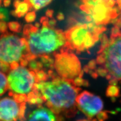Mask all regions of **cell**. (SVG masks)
Here are the masks:
<instances>
[{"mask_svg": "<svg viewBox=\"0 0 121 121\" xmlns=\"http://www.w3.org/2000/svg\"><path fill=\"white\" fill-rule=\"evenodd\" d=\"M96 60H92L87 68L98 65L89 72L93 77H104L111 85L121 81V35L112 39L98 52Z\"/></svg>", "mask_w": 121, "mask_h": 121, "instance_id": "obj_3", "label": "cell"}, {"mask_svg": "<svg viewBox=\"0 0 121 121\" xmlns=\"http://www.w3.org/2000/svg\"><path fill=\"white\" fill-rule=\"evenodd\" d=\"M40 22L43 26L40 29L31 24L24 27L23 35L27 41L30 54L36 59L52 54L55 56L58 51H69L65 32L49 25L47 17L41 18Z\"/></svg>", "mask_w": 121, "mask_h": 121, "instance_id": "obj_2", "label": "cell"}, {"mask_svg": "<svg viewBox=\"0 0 121 121\" xmlns=\"http://www.w3.org/2000/svg\"><path fill=\"white\" fill-rule=\"evenodd\" d=\"M26 121H64L63 117L56 114L43 104H37L28 114Z\"/></svg>", "mask_w": 121, "mask_h": 121, "instance_id": "obj_10", "label": "cell"}, {"mask_svg": "<svg viewBox=\"0 0 121 121\" xmlns=\"http://www.w3.org/2000/svg\"><path fill=\"white\" fill-rule=\"evenodd\" d=\"M68 49L84 52L93 47L98 39L97 33L86 24H79L65 32Z\"/></svg>", "mask_w": 121, "mask_h": 121, "instance_id": "obj_7", "label": "cell"}, {"mask_svg": "<svg viewBox=\"0 0 121 121\" xmlns=\"http://www.w3.org/2000/svg\"><path fill=\"white\" fill-rule=\"evenodd\" d=\"M9 29L14 32H20L21 30V26L18 22H10L8 24Z\"/></svg>", "mask_w": 121, "mask_h": 121, "instance_id": "obj_14", "label": "cell"}, {"mask_svg": "<svg viewBox=\"0 0 121 121\" xmlns=\"http://www.w3.org/2000/svg\"><path fill=\"white\" fill-rule=\"evenodd\" d=\"M29 54L25 38L7 32L0 37V62L10 66L11 69L18 67Z\"/></svg>", "mask_w": 121, "mask_h": 121, "instance_id": "obj_5", "label": "cell"}, {"mask_svg": "<svg viewBox=\"0 0 121 121\" xmlns=\"http://www.w3.org/2000/svg\"><path fill=\"white\" fill-rule=\"evenodd\" d=\"M0 6H1V5H0Z\"/></svg>", "mask_w": 121, "mask_h": 121, "instance_id": "obj_25", "label": "cell"}, {"mask_svg": "<svg viewBox=\"0 0 121 121\" xmlns=\"http://www.w3.org/2000/svg\"><path fill=\"white\" fill-rule=\"evenodd\" d=\"M81 91L74 81L60 77L49 70L47 76L36 83L34 93L56 114L71 118L77 112L76 101Z\"/></svg>", "mask_w": 121, "mask_h": 121, "instance_id": "obj_1", "label": "cell"}, {"mask_svg": "<svg viewBox=\"0 0 121 121\" xmlns=\"http://www.w3.org/2000/svg\"><path fill=\"white\" fill-rule=\"evenodd\" d=\"M78 121H99L97 119H82L78 120Z\"/></svg>", "mask_w": 121, "mask_h": 121, "instance_id": "obj_23", "label": "cell"}, {"mask_svg": "<svg viewBox=\"0 0 121 121\" xmlns=\"http://www.w3.org/2000/svg\"><path fill=\"white\" fill-rule=\"evenodd\" d=\"M15 12L16 14V17L20 18L24 16L28 11L31 10V8L27 0H24L23 2H21L16 8Z\"/></svg>", "mask_w": 121, "mask_h": 121, "instance_id": "obj_11", "label": "cell"}, {"mask_svg": "<svg viewBox=\"0 0 121 121\" xmlns=\"http://www.w3.org/2000/svg\"><path fill=\"white\" fill-rule=\"evenodd\" d=\"M8 89V80L6 75L0 71V96L2 95Z\"/></svg>", "mask_w": 121, "mask_h": 121, "instance_id": "obj_13", "label": "cell"}, {"mask_svg": "<svg viewBox=\"0 0 121 121\" xmlns=\"http://www.w3.org/2000/svg\"><path fill=\"white\" fill-rule=\"evenodd\" d=\"M76 102L77 108L88 119H93V117H97L103 112V100L99 96L88 91H83L79 93Z\"/></svg>", "mask_w": 121, "mask_h": 121, "instance_id": "obj_9", "label": "cell"}, {"mask_svg": "<svg viewBox=\"0 0 121 121\" xmlns=\"http://www.w3.org/2000/svg\"><path fill=\"white\" fill-rule=\"evenodd\" d=\"M107 93L109 96H117L119 94V89L117 86L111 85V86H109L107 91Z\"/></svg>", "mask_w": 121, "mask_h": 121, "instance_id": "obj_15", "label": "cell"}, {"mask_svg": "<svg viewBox=\"0 0 121 121\" xmlns=\"http://www.w3.org/2000/svg\"><path fill=\"white\" fill-rule=\"evenodd\" d=\"M56 23V21L54 19L48 20V24L50 26H52H52H54V25H55Z\"/></svg>", "mask_w": 121, "mask_h": 121, "instance_id": "obj_20", "label": "cell"}, {"mask_svg": "<svg viewBox=\"0 0 121 121\" xmlns=\"http://www.w3.org/2000/svg\"><path fill=\"white\" fill-rule=\"evenodd\" d=\"M9 19L8 11L5 8H0V21L8 20Z\"/></svg>", "mask_w": 121, "mask_h": 121, "instance_id": "obj_16", "label": "cell"}, {"mask_svg": "<svg viewBox=\"0 0 121 121\" xmlns=\"http://www.w3.org/2000/svg\"><path fill=\"white\" fill-rule=\"evenodd\" d=\"M11 4V0H4L3 1V4L6 7L9 6Z\"/></svg>", "mask_w": 121, "mask_h": 121, "instance_id": "obj_19", "label": "cell"}, {"mask_svg": "<svg viewBox=\"0 0 121 121\" xmlns=\"http://www.w3.org/2000/svg\"><path fill=\"white\" fill-rule=\"evenodd\" d=\"M117 2L118 3L120 7H121V0H117Z\"/></svg>", "mask_w": 121, "mask_h": 121, "instance_id": "obj_24", "label": "cell"}, {"mask_svg": "<svg viewBox=\"0 0 121 121\" xmlns=\"http://www.w3.org/2000/svg\"><path fill=\"white\" fill-rule=\"evenodd\" d=\"M52 14H53V11L51 10H48L47 11L46 15L48 17H51L52 16Z\"/></svg>", "mask_w": 121, "mask_h": 121, "instance_id": "obj_22", "label": "cell"}, {"mask_svg": "<svg viewBox=\"0 0 121 121\" xmlns=\"http://www.w3.org/2000/svg\"><path fill=\"white\" fill-rule=\"evenodd\" d=\"M55 58L53 65L57 75L74 81L79 86L85 84L80 62L74 54L68 51L62 52L55 55Z\"/></svg>", "mask_w": 121, "mask_h": 121, "instance_id": "obj_6", "label": "cell"}, {"mask_svg": "<svg viewBox=\"0 0 121 121\" xmlns=\"http://www.w3.org/2000/svg\"><path fill=\"white\" fill-rule=\"evenodd\" d=\"M7 80L9 95L25 97L27 103L36 98L34 90L39 80L35 71L25 66H19L10 70Z\"/></svg>", "mask_w": 121, "mask_h": 121, "instance_id": "obj_4", "label": "cell"}, {"mask_svg": "<svg viewBox=\"0 0 121 121\" xmlns=\"http://www.w3.org/2000/svg\"><path fill=\"white\" fill-rule=\"evenodd\" d=\"M57 19L59 20H62L64 19V15L62 13H60L57 16Z\"/></svg>", "mask_w": 121, "mask_h": 121, "instance_id": "obj_21", "label": "cell"}, {"mask_svg": "<svg viewBox=\"0 0 121 121\" xmlns=\"http://www.w3.org/2000/svg\"><path fill=\"white\" fill-rule=\"evenodd\" d=\"M35 18H36L35 13V11H32V12L27 13V14L25 15V20L27 22L30 23L35 21Z\"/></svg>", "mask_w": 121, "mask_h": 121, "instance_id": "obj_17", "label": "cell"}, {"mask_svg": "<svg viewBox=\"0 0 121 121\" xmlns=\"http://www.w3.org/2000/svg\"><path fill=\"white\" fill-rule=\"evenodd\" d=\"M31 7V10H39L49 4L52 0H27Z\"/></svg>", "mask_w": 121, "mask_h": 121, "instance_id": "obj_12", "label": "cell"}, {"mask_svg": "<svg viewBox=\"0 0 121 121\" xmlns=\"http://www.w3.org/2000/svg\"><path fill=\"white\" fill-rule=\"evenodd\" d=\"M26 103L20 102L12 96L0 99V121H25Z\"/></svg>", "mask_w": 121, "mask_h": 121, "instance_id": "obj_8", "label": "cell"}, {"mask_svg": "<svg viewBox=\"0 0 121 121\" xmlns=\"http://www.w3.org/2000/svg\"><path fill=\"white\" fill-rule=\"evenodd\" d=\"M8 24L4 21H0V32L5 33L7 32Z\"/></svg>", "mask_w": 121, "mask_h": 121, "instance_id": "obj_18", "label": "cell"}]
</instances>
